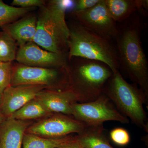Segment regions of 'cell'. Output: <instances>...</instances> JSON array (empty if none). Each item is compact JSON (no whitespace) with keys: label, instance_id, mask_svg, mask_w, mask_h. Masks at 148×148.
Masks as SVG:
<instances>
[{"label":"cell","instance_id":"6da1fadb","mask_svg":"<svg viewBox=\"0 0 148 148\" xmlns=\"http://www.w3.org/2000/svg\"><path fill=\"white\" fill-rule=\"evenodd\" d=\"M116 38L119 70L137 85L148 97V65L141 40V24L137 18L130 19Z\"/></svg>","mask_w":148,"mask_h":148},{"label":"cell","instance_id":"7a4b0ae2","mask_svg":"<svg viewBox=\"0 0 148 148\" xmlns=\"http://www.w3.org/2000/svg\"><path fill=\"white\" fill-rule=\"evenodd\" d=\"M75 1L53 0L41 8L37 18L33 42L51 52L66 54L69 51L70 29L65 19L66 12L73 9Z\"/></svg>","mask_w":148,"mask_h":148},{"label":"cell","instance_id":"3957f363","mask_svg":"<svg viewBox=\"0 0 148 148\" xmlns=\"http://www.w3.org/2000/svg\"><path fill=\"white\" fill-rule=\"evenodd\" d=\"M71 66H66L69 77L68 89L76 96L78 103L94 101L103 94L113 73L100 61L73 57Z\"/></svg>","mask_w":148,"mask_h":148},{"label":"cell","instance_id":"277c9868","mask_svg":"<svg viewBox=\"0 0 148 148\" xmlns=\"http://www.w3.org/2000/svg\"><path fill=\"white\" fill-rule=\"evenodd\" d=\"M70 29L68 58L79 57L100 61L113 73L119 71L116 47L111 41L87 29L78 22Z\"/></svg>","mask_w":148,"mask_h":148},{"label":"cell","instance_id":"5b68a950","mask_svg":"<svg viewBox=\"0 0 148 148\" xmlns=\"http://www.w3.org/2000/svg\"><path fill=\"white\" fill-rule=\"evenodd\" d=\"M103 93L122 114L148 133V118L144 106L148 104V97L137 85L127 82L117 71L113 74Z\"/></svg>","mask_w":148,"mask_h":148},{"label":"cell","instance_id":"8992f818","mask_svg":"<svg viewBox=\"0 0 148 148\" xmlns=\"http://www.w3.org/2000/svg\"><path fill=\"white\" fill-rule=\"evenodd\" d=\"M72 116L89 125H103L108 121H117L123 124H127L130 122L103 93L94 101L74 103L72 106Z\"/></svg>","mask_w":148,"mask_h":148},{"label":"cell","instance_id":"52a82bcc","mask_svg":"<svg viewBox=\"0 0 148 148\" xmlns=\"http://www.w3.org/2000/svg\"><path fill=\"white\" fill-rule=\"evenodd\" d=\"M42 85L56 88L69 86L66 67L47 68L20 65L12 69L10 86Z\"/></svg>","mask_w":148,"mask_h":148},{"label":"cell","instance_id":"ba28073f","mask_svg":"<svg viewBox=\"0 0 148 148\" xmlns=\"http://www.w3.org/2000/svg\"><path fill=\"white\" fill-rule=\"evenodd\" d=\"M55 114L29 126L26 133L45 138H61L78 134L87 125L71 116Z\"/></svg>","mask_w":148,"mask_h":148},{"label":"cell","instance_id":"9c48e42d","mask_svg":"<svg viewBox=\"0 0 148 148\" xmlns=\"http://www.w3.org/2000/svg\"><path fill=\"white\" fill-rule=\"evenodd\" d=\"M74 14L79 23L87 29L110 41L116 38L119 29L109 14L105 0H100L89 9Z\"/></svg>","mask_w":148,"mask_h":148},{"label":"cell","instance_id":"30bf717a","mask_svg":"<svg viewBox=\"0 0 148 148\" xmlns=\"http://www.w3.org/2000/svg\"><path fill=\"white\" fill-rule=\"evenodd\" d=\"M66 54L51 52L31 42L21 46L16 53V59L21 65L33 67L53 68L66 67Z\"/></svg>","mask_w":148,"mask_h":148},{"label":"cell","instance_id":"8fae6325","mask_svg":"<svg viewBox=\"0 0 148 148\" xmlns=\"http://www.w3.org/2000/svg\"><path fill=\"white\" fill-rule=\"evenodd\" d=\"M46 87L42 85L10 86L3 91L0 112L8 117L36 98L39 92Z\"/></svg>","mask_w":148,"mask_h":148},{"label":"cell","instance_id":"7c38bea8","mask_svg":"<svg viewBox=\"0 0 148 148\" xmlns=\"http://www.w3.org/2000/svg\"><path fill=\"white\" fill-rule=\"evenodd\" d=\"M36 98L44 105L51 113L64 114L72 116V106L78 103L76 96L71 90H42Z\"/></svg>","mask_w":148,"mask_h":148},{"label":"cell","instance_id":"4fadbf2b","mask_svg":"<svg viewBox=\"0 0 148 148\" xmlns=\"http://www.w3.org/2000/svg\"><path fill=\"white\" fill-rule=\"evenodd\" d=\"M30 122L7 118L0 124V148H21Z\"/></svg>","mask_w":148,"mask_h":148},{"label":"cell","instance_id":"5bb4252c","mask_svg":"<svg viewBox=\"0 0 148 148\" xmlns=\"http://www.w3.org/2000/svg\"><path fill=\"white\" fill-rule=\"evenodd\" d=\"M37 22L36 16L30 15L5 25L1 28L20 47L33 42L36 32Z\"/></svg>","mask_w":148,"mask_h":148},{"label":"cell","instance_id":"9a60e30c","mask_svg":"<svg viewBox=\"0 0 148 148\" xmlns=\"http://www.w3.org/2000/svg\"><path fill=\"white\" fill-rule=\"evenodd\" d=\"M147 0H105L109 14L116 22L130 18L136 11L148 8Z\"/></svg>","mask_w":148,"mask_h":148},{"label":"cell","instance_id":"2e32d148","mask_svg":"<svg viewBox=\"0 0 148 148\" xmlns=\"http://www.w3.org/2000/svg\"><path fill=\"white\" fill-rule=\"evenodd\" d=\"M74 138L81 148H114L106 136L103 125H87Z\"/></svg>","mask_w":148,"mask_h":148},{"label":"cell","instance_id":"e0dca14e","mask_svg":"<svg viewBox=\"0 0 148 148\" xmlns=\"http://www.w3.org/2000/svg\"><path fill=\"white\" fill-rule=\"evenodd\" d=\"M51 113L38 98L33 99L12 114L9 118L21 121L37 119L51 115Z\"/></svg>","mask_w":148,"mask_h":148},{"label":"cell","instance_id":"ac0fdd59","mask_svg":"<svg viewBox=\"0 0 148 148\" xmlns=\"http://www.w3.org/2000/svg\"><path fill=\"white\" fill-rule=\"evenodd\" d=\"M71 135L58 138H48L25 133L23 138V148H56L71 141Z\"/></svg>","mask_w":148,"mask_h":148},{"label":"cell","instance_id":"d6986e66","mask_svg":"<svg viewBox=\"0 0 148 148\" xmlns=\"http://www.w3.org/2000/svg\"><path fill=\"white\" fill-rule=\"evenodd\" d=\"M34 8H22L6 4L0 0V28L16 21Z\"/></svg>","mask_w":148,"mask_h":148},{"label":"cell","instance_id":"ffe728a7","mask_svg":"<svg viewBox=\"0 0 148 148\" xmlns=\"http://www.w3.org/2000/svg\"><path fill=\"white\" fill-rule=\"evenodd\" d=\"M17 44L5 32H0V61L12 62L16 59Z\"/></svg>","mask_w":148,"mask_h":148},{"label":"cell","instance_id":"44dd1931","mask_svg":"<svg viewBox=\"0 0 148 148\" xmlns=\"http://www.w3.org/2000/svg\"><path fill=\"white\" fill-rule=\"evenodd\" d=\"M12 69L11 62L0 61V88L3 91L10 86Z\"/></svg>","mask_w":148,"mask_h":148},{"label":"cell","instance_id":"7402d4cb","mask_svg":"<svg viewBox=\"0 0 148 148\" xmlns=\"http://www.w3.org/2000/svg\"><path fill=\"white\" fill-rule=\"evenodd\" d=\"M110 136L113 143L118 146H126L130 142L129 132L122 127H116L112 130L110 132Z\"/></svg>","mask_w":148,"mask_h":148},{"label":"cell","instance_id":"603a6c76","mask_svg":"<svg viewBox=\"0 0 148 148\" xmlns=\"http://www.w3.org/2000/svg\"><path fill=\"white\" fill-rule=\"evenodd\" d=\"M100 0H77L75 1L73 8L74 13L80 12L92 8L100 1Z\"/></svg>","mask_w":148,"mask_h":148},{"label":"cell","instance_id":"cb8c5ba5","mask_svg":"<svg viewBox=\"0 0 148 148\" xmlns=\"http://www.w3.org/2000/svg\"><path fill=\"white\" fill-rule=\"evenodd\" d=\"M13 6L22 8H34L36 7L42 8L45 5L43 0H14L12 3Z\"/></svg>","mask_w":148,"mask_h":148},{"label":"cell","instance_id":"d4e9b609","mask_svg":"<svg viewBox=\"0 0 148 148\" xmlns=\"http://www.w3.org/2000/svg\"><path fill=\"white\" fill-rule=\"evenodd\" d=\"M56 148H81L79 146L77 145L75 140V138H74L73 140L71 141L67 142L62 145L59 146L58 147Z\"/></svg>","mask_w":148,"mask_h":148},{"label":"cell","instance_id":"484cf974","mask_svg":"<svg viewBox=\"0 0 148 148\" xmlns=\"http://www.w3.org/2000/svg\"><path fill=\"white\" fill-rule=\"evenodd\" d=\"M7 118L0 112V124L6 119Z\"/></svg>","mask_w":148,"mask_h":148},{"label":"cell","instance_id":"4316f807","mask_svg":"<svg viewBox=\"0 0 148 148\" xmlns=\"http://www.w3.org/2000/svg\"><path fill=\"white\" fill-rule=\"evenodd\" d=\"M3 90L0 88V103H1V101L2 97L3 95Z\"/></svg>","mask_w":148,"mask_h":148}]
</instances>
